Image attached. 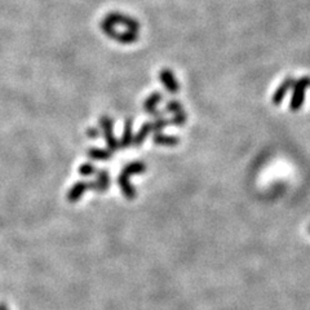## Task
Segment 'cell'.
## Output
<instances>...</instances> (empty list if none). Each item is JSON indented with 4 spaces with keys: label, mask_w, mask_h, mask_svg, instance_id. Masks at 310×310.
Wrapping results in <instances>:
<instances>
[{
    "label": "cell",
    "mask_w": 310,
    "mask_h": 310,
    "mask_svg": "<svg viewBox=\"0 0 310 310\" xmlns=\"http://www.w3.org/2000/svg\"><path fill=\"white\" fill-rule=\"evenodd\" d=\"M96 172L95 165H92L91 163H86V164H82L79 167V173L82 176H92Z\"/></svg>",
    "instance_id": "11"
},
{
    "label": "cell",
    "mask_w": 310,
    "mask_h": 310,
    "mask_svg": "<svg viewBox=\"0 0 310 310\" xmlns=\"http://www.w3.org/2000/svg\"><path fill=\"white\" fill-rule=\"evenodd\" d=\"M160 98H161V96L158 95V93H154V95H153V96H150V97L148 98V101H146V104H145V109H146V110H148V111H153V108L158 105V102L160 101Z\"/></svg>",
    "instance_id": "10"
},
{
    "label": "cell",
    "mask_w": 310,
    "mask_h": 310,
    "mask_svg": "<svg viewBox=\"0 0 310 310\" xmlns=\"http://www.w3.org/2000/svg\"><path fill=\"white\" fill-rule=\"evenodd\" d=\"M88 137H91V139H97L98 137V131L97 130H88Z\"/></svg>",
    "instance_id": "15"
},
{
    "label": "cell",
    "mask_w": 310,
    "mask_h": 310,
    "mask_svg": "<svg viewBox=\"0 0 310 310\" xmlns=\"http://www.w3.org/2000/svg\"><path fill=\"white\" fill-rule=\"evenodd\" d=\"M131 141H132V126H131V122H127L126 131L123 132V140H122V146L127 148L130 146Z\"/></svg>",
    "instance_id": "8"
},
{
    "label": "cell",
    "mask_w": 310,
    "mask_h": 310,
    "mask_svg": "<svg viewBox=\"0 0 310 310\" xmlns=\"http://www.w3.org/2000/svg\"><path fill=\"white\" fill-rule=\"evenodd\" d=\"M145 171V165H143L141 163H132V164L127 165L123 169V173L126 174H132V173H141V172Z\"/></svg>",
    "instance_id": "9"
},
{
    "label": "cell",
    "mask_w": 310,
    "mask_h": 310,
    "mask_svg": "<svg viewBox=\"0 0 310 310\" xmlns=\"http://www.w3.org/2000/svg\"><path fill=\"white\" fill-rule=\"evenodd\" d=\"M150 131V126L149 124H146V126H144L143 128H141V131H140L139 133V136L135 139V143H136V145H140V144L143 143V140L145 139L146 136H148V133H149Z\"/></svg>",
    "instance_id": "13"
},
{
    "label": "cell",
    "mask_w": 310,
    "mask_h": 310,
    "mask_svg": "<svg viewBox=\"0 0 310 310\" xmlns=\"http://www.w3.org/2000/svg\"><path fill=\"white\" fill-rule=\"evenodd\" d=\"M101 127L104 130V135L105 139H106V144L110 148L111 150H117L119 148V144L115 140L114 135H113V122L109 117H104L101 118Z\"/></svg>",
    "instance_id": "2"
},
{
    "label": "cell",
    "mask_w": 310,
    "mask_h": 310,
    "mask_svg": "<svg viewBox=\"0 0 310 310\" xmlns=\"http://www.w3.org/2000/svg\"><path fill=\"white\" fill-rule=\"evenodd\" d=\"M294 82H295V80L292 79V78H288V79H286L285 83H283V84H282V86L279 87L278 89H277L276 95H274V98H273V101H274V104H276V105L281 104L282 100H283V97H285V96H286V93H287L288 89H290L292 86H294Z\"/></svg>",
    "instance_id": "6"
},
{
    "label": "cell",
    "mask_w": 310,
    "mask_h": 310,
    "mask_svg": "<svg viewBox=\"0 0 310 310\" xmlns=\"http://www.w3.org/2000/svg\"><path fill=\"white\" fill-rule=\"evenodd\" d=\"M155 141L159 144V145H163V144H165V145L168 146H172L174 143L177 144L178 143V140L177 139H174V137H164V136H156L155 137Z\"/></svg>",
    "instance_id": "12"
},
{
    "label": "cell",
    "mask_w": 310,
    "mask_h": 310,
    "mask_svg": "<svg viewBox=\"0 0 310 310\" xmlns=\"http://www.w3.org/2000/svg\"><path fill=\"white\" fill-rule=\"evenodd\" d=\"M310 86V78H303L295 84V93L291 101V109L292 110H298L301 108V105L304 102L305 96V88Z\"/></svg>",
    "instance_id": "1"
},
{
    "label": "cell",
    "mask_w": 310,
    "mask_h": 310,
    "mask_svg": "<svg viewBox=\"0 0 310 310\" xmlns=\"http://www.w3.org/2000/svg\"><path fill=\"white\" fill-rule=\"evenodd\" d=\"M109 172L108 171H100L97 173V178L95 182L89 184V187L97 190V191H106L109 187Z\"/></svg>",
    "instance_id": "4"
},
{
    "label": "cell",
    "mask_w": 310,
    "mask_h": 310,
    "mask_svg": "<svg viewBox=\"0 0 310 310\" xmlns=\"http://www.w3.org/2000/svg\"><path fill=\"white\" fill-rule=\"evenodd\" d=\"M167 109L168 110H176V111H181V105L178 104L177 101L174 102V101H171L169 102V104H168V106H167Z\"/></svg>",
    "instance_id": "14"
},
{
    "label": "cell",
    "mask_w": 310,
    "mask_h": 310,
    "mask_svg": "<svg viewBox=\"0 0 310 310\" xmlns=\"http://www.w3.org/2000/svg\"><path fill=\"white\" fill-rule=\"evenodd\" d=\"M160 79L168 91H171V92H176V91L178 89L177 80L174 79V76L172 75V73L169 71V70H163V71H161Z\"/></svg>",
    "instance_id": "5"
},
{
    "label": "cell",
    "mask_w": 310,
    "mask_h": 310,
    "mask_svg": "<svg viewBox=\"0 0 310 310\" xmlns=\"http://www.w3.org/2000/svg\"><path fill=\"white\" fill-rule=\"evenodd\" d=\"M88 156L91 159H95V160H108L111 158L110 153L108 150L104 149H97V148H93V149L88 150Z\"/></svg>",
    "instance_id": "7"
},
{
    "label": "cell",
    "mask_w": 310,
    "mask_h": 310,
    "mask_svg": "<svg viewBox=\"0 0 310 310\" xmlns=\"http://www.w3.org/2000/svg\"><path fill=\"white\" fill-rule=\"evenodd\" d=\"M88 189H89L88 182H84V181L76 182V184L74 185V186H71V189L69 190V193H67V200H69L70 203L78 202V200L83 196V194L86 193Z\"/></svg>",
    "instance_id": "3"
},
{
    "label": "cell",
    "mask_w": 310,
    "mask_h": 310,
    "mask_svg": "<svg viewBox=\"0 0 310 310\" xmlns=\"http://www.w3.org/2000/svg\"><path fill=\"white\" fill-rule=\"evenodd\" d=\"M0 310H9L8 308H6V305L4 304H0Z\"/></svg>",
    "instance_id": "16"
}]
</instances>
